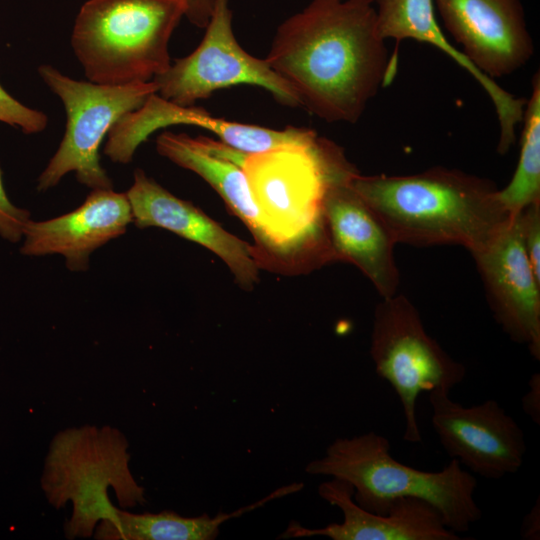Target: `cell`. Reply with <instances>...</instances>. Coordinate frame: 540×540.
Here are the masks:
<instances>
[{
	"instance_id": "obj_1",
	"label": "cell",
	"mask_w": 540,
	"mask_h": 540,
	"mask_svg": "<svg viewBox=\"0 0 540 540\" xmlns=\"http://www.w3.org/2000/svg\"><path fill=\"white\" fill-rule=\"evenodd\" d=\"M374 0H312L276 30L265 60L327 122L354 124L391 79Z\"/></svg>"
},
{
	"instance_id": "obj_2",
	"label": "cell",
	"mask_w": 540,
	"mask_h": 540,
	"mask_svg": "<svg viewBox=\"0 0 540 540\" xmlns=\"http://www.w3.org/2000/svg\"><path fill=\"white\" fill-rule=\"evenodd\" d=\"M351 183L396 243L456 244L470 253L511 218L489 179L436 166L412 175H361Z\"/></svg>"
},
{
	"instance_id": "obj_3",
	"label": "cell",
	"mask_w": 540,
	"mask_h": 540,
	"mask_svg": "<svg viewBox=\"0 0 540 540\" xmlns=\"http://www.w3.org/2000/svg\"><path fill=\"white\" fill-rule=\"evenodd\" d=\"M340 148L317 135L246 156L242 168L272 244L271 271L303 273L332 262L323 201Z\"/></svg>"
},
{
	"instance_id": "obj_4",
	"label": "cell",
	"mask_w": 540,
	"mask_h": 540,
	"mask_svg": "<svg viewBox=\"0 0 540 540\" xmlns=\"http://www.w3.org/2000/svg\"><path fill=\"white\" fill-rule=\"evenodd\" d=\"M305 470L348 482L355 502L373 513H387L399 499L417 498L432 505L455 533L467 532L482 516L474 498L476 477L457 459L439 471L419 470L397 461L388 439L376 432L334 440Z\"/></svg>"
},
{
	"instance_id": "obj_5",
	"label": "cell",
	"mask_w": 540,
	"mask_h": 540,
	"mask_svg": "<svg viewBox=\"0 0 540 540\" xmlns=\"http://www.w3.org/2000/svg\"><path fill=\"white\" fill-rule=\"evenodd\" d=\"M125 435L111 426L83 425L59 431L44 460L41 488L48 503L60 509L72 505L64 524L66 538H88L118 507L109 497L114 491L121 508L144 505L145 490L129 467Z\"/></svg>"
},
{
	"instance_id": "obj_6",
	"label": "cell",
	"mask_w": 540,
	"mask_h": 540,
	"mask_svg": "<svg viewBox=\"0 0 540 540\" xmlns=\"http://www.w3.org/2000/svg\"><path fill=\"white\" fill-rule=\"evenodd\" d=\"M184 0H88L75 19L71 45L90 82H148L171 65L168 43Z\"/></svg>"
},
{
	"instance_id": "obj_7",
	"label": "cell",
	"mask_w": 540,
	"mask_h": 540,
	"mask_svg": "<svg viewBox=\"0 0 540 540\" xmlns=\"http://www.w3.org/2000/svg\"><path fill=\"white\" fill-rule=\"evenodd\" d=\"M38 73L61 99L66 129L57 151L38 178L37 190L56 186L71 172L91 190L112 188L100 163L102 140L123 115L137 110L151 94L157 93L155 82L103 85L72 79L47 64L39 66Z\"/></svg>"
},
{
	"instance_id": "obj_8",
	"label": "cell",
	"mask_w": 540,
	"mask_h": 540,
	"mask_svg": "<svg viewBox=\"0 0 540 540\" xmlns=\"http://www.w3.org/2000/svg\"><path fill=\"white\" fill-rule=\"evenodd\" d=\"M370 355L376 373L390 384L401 402L404 440L420 442L416 414L419 395L433 390L450 392L465 379V366L426 332L418 310L402 294L382 298L377 304Z\"/></svg>"
},
{
	"instance_id": "obj_9",
	"label": "cell",
	"mask_w": 540,
	"mask_h": 540,
	"mask_svg": "<svg viewBox=\"0 0 540 540\" xmlns=\"http://www.w3.org/2000/svg\"><path fill=\"white\" fill-rule=\"evenodd\" d=\"M205 29L202 41L191 54L176 59L153 78L160 97L180 106H193L219 89L251 85L267 90L285 106H301L289 83L265 59L252 56L237 42L229 0L213 1Z\"/></svg>"
},
{
	"instance_id": "obj_10",
	"label": "cell",
	"mask_w": 540,
	"mask_h": 540,
	"mask_svg": "<svg viewBox=\"0 0 540 540\" xmlns=\"http://www.w3.org/2000/svg\"><path fill=\"white\" fill-rule=\"evenodd\" d=\"M356 172L341 148L332 162L323 201L332 262L355 265L382 298L391 297L400 283L394 258L396 241L354 189L351 179Z\"/></svg>"
},
{
	"instance_id": "obj_11",
	"label": "cell",
	"mask_w": 540,
	"mask_h": 540,
	"mask_svg": "<svg viewBox=\"0 0 540 540\" xmlns=\"http://www.w3.org/2000/svg\"><path fill=\"white\" fill-rule=\"evenodd\" d=\"M429 403L432 427L451 459L494 480L521 468L527 449L523 430L498 401L466 407L449 392L433 390Z\"/></svg>"
},
{
	"instance_id": "obj_12",
	"label": "cell",
	"mask_w": 540,
	"mask_h": 540,
	"mask_svg": "<svg viewBox=\"0 0 540 540\" xmlns=\"http://www.w3.org/2000/svg\"><path fill=\"white\" fill-rule=\"evenodd\" d=\"M518 214L470 254L496 322L540 360V278L526 255Z\"/></svg>"
},
{
	"instance_id": "obj_13",
	"label": "cell",
	"mask_w": 540,
	"mask_h": 540,
	"mask_svg": "<svg viewBox=\"0 0 540 540\" xmlns=\"http://www.w3.org/2000/svg\"><path fill=\"white\" fill-rule=\"evenodd\" d=\"M460 51L491 79L513 74L534 54L521 0H434Z\"/></svg>"
},
{
	"instance_id": "obj_14",
	"label": "cell",
	"mask_w": 540,
	"mask_h": 540,
	"mask_svg": "<svg viewBox=\"0 0 540 540\" xmlns=\"http://www.w3.org/2000/svg\"><path fill=\"white\" fill-rule=\"evenodd\" d=\"M126 195L138 228H163L209 249L226 263L244 289H252L258 282L260 268L252 245L226 231L191 202L171 194L143 170H135Z\"/></svg>"
},
{
	"instance_id": "obj_15",
	"label": "cell",
	"mask_w": 540,
	"mask_h": 540,
	"mask_svg": "<svg viewBox=\"0 0 540 540\" xmlns=\"http://www.w3.org/2000/svg\"><path fill=\"white\" fill-rule=\"evenodd\" d=\"M318 493L343 514L341 523L321 528H307L291 521L280 538L325 536L332 540H459L440 513L417 498L395 501L387 513H373L354 500L353 487L346 481L331 478L321 483Z\"/></svg>"
},
{
	"instance_id": "obj_16",
	"label": "cell",
	"mask_w": 540,
	"mask_h": 540,
	"mask_svg": "<svg viewBox=\"0 0 540 540\" xmlns=\"http://www.w3.org/2000/svg\"><path fill=\"white\" fill-rule=\"evenodd\" d=\"M133 222L126 193L94 189L75 210L44 220H29L20 252L27 256L58 254L71 271H85L89 256L118 238Z\"/></svg>"
},
{
	"instance_id": "obj_17",
	"label": "cell",
	"mask_w": 540,
	"mask_h": 540,
	"mask_svg": "<svg viewBox=\"0 0 540 540\" xmlns=\"http://www.w3.org/2000/svg\"><path fill=\"white\" fill-rule=\"evenodd\" d=\"M156 149L176 165L202 177L220 195L229 210L252 233L259 268L271 270V240L242 168L248 154L222 141L172 132L157 137Z\"/></svg>"
},
{
	"instance_id": "obj_18",
	"label": "cell",
	"mask_w": 540,
	"mask_h": 540,
	"mask_svg": "<svg viewBox=\"0 0 540 540\" xmlns=\"http://www.w3.org/2000/svg\"><path fill=\"white\" fill-rule=\"evenodd\" d=\"M170 125H191L206 129L223 143L246 154L309 143L317 136L315 131L306 128L289 126L275 130L228 121L214 117L200 107L180 106L153 93L140 108L117 121L112 129V138L122 152L132 155L150 134Z\"/></svg>"
},
{
	"instance_id": "obj_19",
	"label": "cell",
	"mask_w": 540,
	"mask_h": 540,
	"mask_svg": "<svg viewBox=\"0 0 540 540\" xmlns=\"http://www.w3.org/2000/svg\"><path fill=\"white\" fill-rule=\"evenodd\" d=\"M377 27L385 40L413 39L442 50L466 70L489 96L499 122L497 152L506 154L516 140V128L522 122L525 98H518L483 74L444 35L436 14L434 0H374Z\"/></svg>"
},
{
	"instance_id": "obj_20",
	"label": "cell",
	"mask_w": 540,
	"mask_h": 540,
	"mask_svg": "<svg viewBox=\"0 0 540 540\" xmlns=\"http://www.w3.org/2000/svg\"><path fill=\"white\" fill-rule=\"evenodd\" d=\"M302 488V483H292L254 503L230 513H219L215 517L205 513L196 517H184L173 511L136 514L117 508L112 519L99 522L93 536L100 540H213L218 536L220 526L228 520Z\"/></svg>"
},
{
	"instance_id": "obj_21",
	"label": "cell",
	"mask_w": 540,
	"mask_h": 540,
	"mask_svg": "<svg viewBox=\"0 0 540 540\" xmlns=\"http://www.w3.org/2000/svg\"><path fill=\"white\" fill-rule=\"evenodd\" d=\"M520 154L508 185L499 189L504 209L515 216L528 205L540 201V76L532 80V92L523 113Z\"/></svg>"
},
{
	"instance_id": "obj_22",
	"label": "cell",
	"mask_w": 540,
	"mask_h": 540,
	"mask_svg": "<svg viewBox=\"0 0 540 540\" xmlns=\"http://www.w3.org/2000/svg\"><path fill=\"white\" fill-rule=\"evenodd\" d=\"M0 122L19 128L25 134L42 132L48 118L42 111L25 106L0 85Z\"/></svg>"
},
{
	"instance_id": "obj_23",
	"label": "cell",
	"mask_w": 540,
	"mask_h": 540,
	"mask_svg": "<svg viewBox=\"0 0 540 540\" xmlns=\"http://www.w3.org/2000/svg\"><path fill=\"white\" fill-rule=\"evenodd\" d=\"M523 246L535 275L540 278V201L518 214Z\"/></svg>"
},
{
	"instance_id": "obj_24",
	"label": "cell",
	"mask_w": 540,
	"mask_h": 540,
	"mask_svg": "<svg viewBox=\"0 0 540 540\" xmlns=\"http://www.w3.org/2000/svg\"><path fill=\"white\" fill-rule=\"evenodd\" d=\"M29 220L30 213L14 205L8 198L0 169V236L13 243L18 242Z\"/></svg>"
},
{
	"instance_id": "obj_25",
	"label": "cell",
	"mask_w": 540,
	"mask_h": 540,
	"mask_svg": "<svg viewBox=\"0 0 540 540\" xmlns=\"http://www.w3.org/2000/svg\"><path fill=\"white\" fill-rule=\"evenodd\" d=\"M522 408L531 420L540 424V374L534 373L529 382L528 390L522 398Z\"/></svg>"
},
{
	"instance_id": "obj_26",
	"label": "cell",
	"mask_w": 540,
	"mask_h": 540,
	"mask_svg": "<svg viewBox=\"0 0 540 540\" xmlns=\"http://www.w3.org/2000/svg\"><path fill=\"white\" fill-rule=\"evenodd\" d=\"M185 17L198 28H205L213 9L214 0H184Z\"/></svg>"
},
{
	"instance_id": "obj_27",
	"label": "cell",
	"mask_w": 540,
	"mask_h": 540,
	"mask_svg": "<svg viewBox=\"0 0 540 540\" xmlns=\"http://www.w3.org/2000/svg\"><path fill=\"white\" fill-rule=\"evenodd\" d=\"M521 536L523 539L538 540L540 538V504L537 503L526 514L521 525Z\"/></svg>"
}]
</instances>
